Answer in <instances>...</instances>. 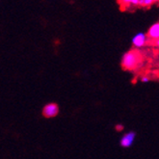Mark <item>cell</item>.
<instances>
[{
	"label": "cell",
	"mask_w": 159,
	"mask_h": 159,
	"mask_svg": "<svg viewBox=\"0 0 159 159\" xmlns=\"http://www.w3.org/2000/svg\"><path fill=\"white\" fill-rule=\"evenodd\" d=\"M116 129L118 130V131H120V130H123V129H124V125H116Z\"/></svg>",
	"instance_id": "8"
},
{
	"label": "cell",
	"mask_w": 159,
	"mask_h": 159,
	"mask_svg": "<svg viewBox=\"0 0 159 159\" xmlns=\"http://www.w3.org/2000/svg\"><path fill=\"white\" fill-rule=\"evenodd\" d=\"M155 44H156V46H158V48H159V39L157 41H155Z\"/></svg>",
	"instance_id": "9"
},
{
	"label": "cell",
	"mask_w": 159,
	"mask_h": 159,
	"mask_svg": "<svg viewBox=\"0 0 159 159\" xmlns=\"http://www.w3.org/2000/svg\"><path fill=\"white\" fill-rule=\"evenodd\" d=\"M147 39H148V36L146 34H144L142 32L137 33L132 39V44L136 48H141L146 44Z\"/></svg>",
	"instance_id": "3"
},
{
	"label": "cell",
	"mask_w": 159,
	"mask_h": 159,
	"mask_svg": "<svg viewBox=\"0 0 159 159\" xmlns=\"http://www.w3.org/2000/svg\"><path fill=\"white\" fill-rule=\"evenodd\" d=\"M141 81H142V82H144V83H147V82H148V81H149V78H148V76H143V77L141 78Z\"/></svg>",
	"instance_id": "7"
},
{
	"label": "cell",
	"mask_w": 159,
	"mask_h": 159,
	"mask_svg": "<svg viewBox=\"0 0 159 159\" xmlns=\"http://www.w3.org/2000/svg\"><path fill=\"white\" fill-rule=\"evenodd\" d=\"M154 1L152 0H139V6L142 7H147V6H151L152 4H153Z\"/></svg>",
	"instance_id": "6"
},
{
	"label": "cell",
	"mask_w": 159,
	"mask_h": 159,
	"mask_svg": "<svg viewBox=\"0 0 159 159\" xmlns=\"http://www.w3.org/2000/svg\"><path fill=\"white\" fill-rule=\"evenodd\" d=\"M147 36H148V38L151 40L157 41L159 39V22H156L149 27Z\"/></svg>",
	"instance_id": "5"
},
{
	"label": "cell",
	"mask_w": 159,
	"mask_h": 159,
	"mask_svg": "<svg viewBox=\"0 0 159 159\" xmlns=\"http://www.w3.org/2000/svg\"><path fill=\"white\" fill-rule=\"evenodd\" d=\"M141 62V54L135 49H131L124 54L121 59V67L125 70H135Z\"/></svg>",
	"instance_id": "1"
},
{
	"label": "cell",
	"mask_w": 159,
	"mask_h": 159,
	"mask_svg": "<svg viewBox=\"0 0 159 159\" xmlns=\"http://www.w3.org/2000/svg\"><path fill=\"white\" fill-rule=\"evenodd\" d=\"M59 113V107L56 103H48L43 109V115L45 118H53Z\"/></svg>",
	"instance_id": "2"
},
{
	"label": "cell",
	"mask_w": 159,
	"mask_h": 159,
	"mask_svg": "<svg viewBox=\"0 0 159 159\" xmlns=\"http://www.w3.org/2000/svg\"><path fill=\"white\" fill-rule=\"evenodd\" d=\"M136 134L133 131H130L126 134H125L123 136V138L120 139V146L124 147V148H129L131 147L134 140H135Z\"/></svg>",
	"instance_id": "4"
}]
</instances>
